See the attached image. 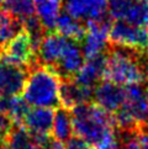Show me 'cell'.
I'll return each instance as SVG.
<instances>
[{
    "instance_id": "cell-1",
    "label": "cell",
    "mask_w": 148,
    "mask_h": 149,
    "mask_svg": "<svg viewBox=\"0 0 148 149\" xmlns=\"http://www.w3.org/2000/svg\"><path fill=\"white\" fill-rule=\"evenodd\" d=\"M71 112L75 136L95 149H121V132L116 128L111 113L95 102L78 105Z\"/></svg>"
},
{
    "instance_id": "cell-2",
    "label": "cell",
    "mask_w": 148,
    "mask_h": 149,
    "mask_svg": "<svg viewBox=\"0 0 148 149\" xmlns=\"http://www.w3.org/2000/svg\"><path fill=\"white\" fill-rule=\"evenodd\" d=\"M105 80L121 86L148 83V54L110 46L105 63Z\"/></svg>"
},
{
    "instance_id": "cell-3",
    "label": "cell",
    "mask_w": 148,
    "mask_h": 149,
    "mask_svg": "<svg viewBox=\"0 0 148 149\" xmlns=\"http://www.w3.org/2000/svg\"><path fill=\"white\" fill-rule=\"evenodd\" d=\"M63 79L54 69L37 63L29 69L24 85V100L31 107L58 109Z\"/></svg>"
},
{
    "instance_id": "cell-4",
    "label": "cell",
    "mask_w": 148,
    "mask_h": 149,
    "mask_svg": "<svg viewBox=\"0 0 148 149\" xmlns=\"http://www.w3.org/2000/svg\"><path fill=\"white\" fill-rule=\"evenodd\" d=\"M110 46L127 48L138 53L148 52V29L122 21L111 24Z\"/></svg>"
},
{
    "instance_id": "cell-5",
    "label": "cell",
    "mask_w": 148,
    "mask_h": 149,
    "mask_svg": "<svg viewBox=\"0 0 148 149\" xmlns=\"http://www.w3.org/2000/svg\"><path fill=\"white\" fill-rule=\"evenodd\" d=\"M0 58L15 65L29 69L37 64V47L31 35L26 30L9 42L0 53Z\"/></svg>"
},
{
    "instance_id": "cell-6",
    "label": "cell",
    "mask_w": 148,
    "mask_h": 149,
    "mask_svg": "<svg viewBox=\"0 0 148 149\" xmlns=\"http://www.w3.org/2000/svg\"><path fill=\"white\" fill-rule=\"evenodd\" d=\"M85 35L82 40V49L85 59L105 54L110 47L111 22L106 17L89 21L85 25Z\"/></svg>"
},
{
    "instance_id": "cell-7",
    "label": "cell",
    "mask_w": 148,
    "mask_h": 149,
    "mask_svg": "<svg viewBox=\"0 0 148 149\" xmlns=\"http://www.w3.org/2000/svg\"><path fill=\"white\" fill-rule=\"evenodd\" d=\"M109 14L115 21L148 29V0H109Z\"/></svg>"
},
{
    "instance_id": "cell-8",
    "label": "cell",
    "mask_w": 148,
    "mask_h": 149,
    "mask_svg": "<svg viewBox=\"0 0 148 149\" xmlns=\"http://www.w3.org/2000/svg\"><path fill=\"white\" fill-rule=\"evenodd\" d=\"M52 143L50 136L36 134L22 125H14L0 143V149H52Z\"/></svg>"
},
{
    "instance_id": "cell-9",
    "label": "cell",
    "mask_w": 148,
    "mask_h": 149,
    "mask_svg": "<svg viewBox=\"0 0 148 149\" xmlns=\"http://www.w3.org/2000/svg\"><path fill=\"white\" fill-rule=\"evenodd\" d=\"M29 70L0 58V97H14L22 93Z\"/></svg>"
},
{
    "instance_id": "cell-10",
    "label": "cell",
    "mask_w": 148,
    "mask_h": 149,
    "mask_svg": "<svg viewBox=\"0 0 148 149\" xmlns=\"http://www.w3.org/2000/svg\"><path fill=\"white\" fill-rule=\"evenodd\" d=\"M66 13L71 16L85 21L105 19L109 13V0H62Z\"/></svg>"
},
{
    "instance_id": "cell-11",
    "label": "cell",
    "mask_w": 148,
    "mask_h": 149,
    "mask_svg": "<svg viewBox=\"0 0 148 149\" xmlns=\"http://www.w3.org/2000/svg\"><path fill=\"white\" fill-rule=\"evenodd\" d=\"M69 38L58 32L45 33L37 46V62L53 69L64 52Z\"/></svg>"
},
{
    "instance_id": "cell-12",
    "label": "cell",
    "mask_w": 148,
    "mask_h": 149,
    "mask_svg": "<svg viewBox=\"0 0 148 149\" xmlns=\"http://www.w3.org/2000/svg\"><path fill=\"white\" fill-rule=\"evenodd\" d=\"M93 99L95 104L104 109L106 112L114 115L124 105L125 88L104 79L94 88Z\"/></svg>"
},
{
    "instance_id": "cell-13",
    "label": "cell",
    "mask_w": 148,
    "mask_h": 149,
    "mask_svg": "<svg viewBox=\"0 0 148 149\" xmlns=\"http://www.w3.org/2000/svg\"><path fill=\"white\" fill-rule=\"evenodd\" d=\"M84 61H85V57L83 54L82 46L77 41L69 40L61 59L58 61L53 69L59 74L63 80L72 79L80 70V68L84 64Z\"/></svg>"
},
{
    "instance_id": "cell-14",
    "label": "cell",
    "mask_w": 148,
    "mask_h": 149,
    "mask_svg": "<svg viewBox=\"0 0 148 149\" xmlns=\"http://www.w3.org/2000/svg\"><path fill=\"white\" fill-rule=\"evenodd\" d=\"M83 67L72 78L73 81L85 88L94 89L104 79L105 63H106V54L85 59Z\"/></svg>"
},
{
    "instance_id": "cell-15",
    "label": "cell",
    "mask_w": 148,
    "mask_h": 149,
    "mask_svg": "<svg viewBox=\"0 0 148 149\" xmlns=\"http://www.w3.org/2000/svg\"><path fill=\"white\" fill-rule=\"evenodd\" d=\"M54 112L52 109L45 107H31L24 116L21 125L30 132L36 134L48 136L52 132Z\"/></svg>"
},
{
    "instance_id": "cell-16",
    "label": "cell",
    "mask_w": 148,
    "mask_h": 149,
    "mask_svg": "<svg viewBox=\"0 0 148 149\" xmlns=\"http://www.w3.org/2000/svg\"><path fill=\"white\" fill-rule=\"evenodd\" d=\"M94 89L85 88L73 81L72 79L63 80L61 90V105L62 107L72 110L78 105L87 104L93 99Z\"/></svg>"
},
{
    "instance_id": "cell-17",
    "label": "cell",
    "mask_w": 148,
    "mask_h": 149,
    "mask_svg": "<svg viewBox=\"0 0 148 149\" xmlns=\"http://www.w3.org/2000/svg\"><path fill=\"white\" fill-rule=\"evenodd\" d=\"M35 16L47 32L54 31L58 17L62 14V0H34Z\"/></svg>"
},
{
    "instance_id": "cell-18",
    "label": "cell",
    "mask_w": 148,
    "mask_h": 149,
    "mask_svg": "<svg viewBox=\"0 0 148 149\" xmlns=\"http://www.w3.org/2000/svg\"><path fill=\"white\" fill-rule=\"evenodd\" d=\"M25 30L24 22L0 8V53L9 42Z\"/></svg>"
},
{
    "instance_id": "cell-19",
    "label": "cell",
    "mask_w": 148,
    "mask_h": 149,
    "mask_svg": "<svg viewBox=\"0 0 148 149\" xmlns=\"http://www.w3.org/2000/svg\"><path fill=\"white\" fill-rule=\"evenodd\" d=\"M73 118L71 110L64 107H58L54 112L53 126H52V134L56 141L66 143L69 138L73 137Z\"/></svg>"
},
{
    "instance_id": "cell-20",
    "label": "cell",
    "mask_w": 148,
    "mask_h": 149,
    "mask_svg": "<svg viewBox=\"0 0 148 149\" xmlns=\"http://www.w3.org/2000/svg\"><path fill=\"white\" fill-rule=\"evenodd\" d=\"M85 25H84L80 20L71 16L69 14H61L58 17L54 31L62 36L67 37L73 41H82L84 35H85Z\"/></svg>"
},
{
    "instance_id": "cell-21",
    "label": "cell",
    "mask_w": 148,
    "mask_h": 149,
    "mask_svg": "<svg viewBox=\"0 0 148 149\" xmlns=\"http://www.w3.org/2000/svg\"><path fill=\"white\" fill-rule=\"evenodd\" d=\"M64 144H66V149H95L90 143L82 139V138L78 136L69 138Z\"/></svg>"
},
{
    "instance_id": "cell-22",
    "label": "cell",
    "mask_w": 148,
    "mask_h": 149,
    "mask_svg": "<svg viewBox=\"0 0 148 149\" xmlns=\"http://www.w3.org/2000/svg\"><path fill=\"white\" fill-rule=\"evenodd\" d=\"M137 142L138 149H148V126H143L137 130Z\"/></svg>"
},
{
    "instance_id": "cell-23",
    "label": "cell",
    "mask_w": 148,
    "mask_h": 149,
    "mask_svg": "<svg viewBox=\"0 0 148 149\" xmlns=\"http://www.w3.org/2000/svg\"><path fill=\"white\" fill-rule=\"evenodd\" d=\"M147 126H148V117H147Z\"/></svg>"
},
{
    "instance_id": "cell-24",
    "label": "cell",
    "mask_w": 148,
    "mask_h": 149,
    "mask_svg": "<svg viewBox=\"0 0 148 149\" xmlns=\"http://www.w3.org/2000/svg\"><path fill=\"white\" fill-rule=\"evenodd\" d=\"M147 54H148V52H147Z\"/></svg>"
}]
</instances>
